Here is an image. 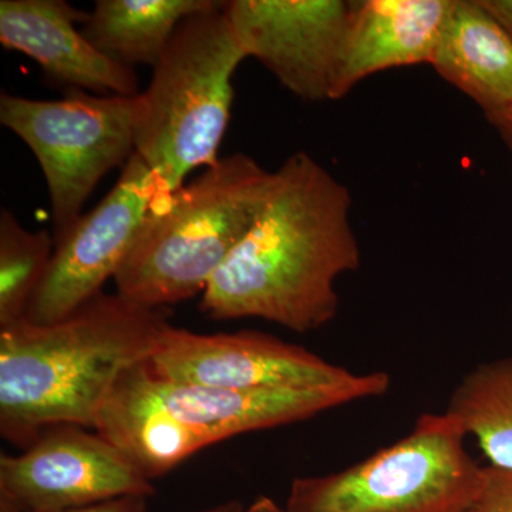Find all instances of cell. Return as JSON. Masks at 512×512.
Returning <instances> with one entry per match:
<instances>
[{"instance_id": "obj_3", "label": "cell", "mask_w": 512, "mask_h": 512, "mask_svg": "<svg viewBox=\"0 0 512 512\" xmlns=\"http://www.w3.org/2000/svg\"><path fill=\"white\" fill-rule=\"evenodd\" d=\"M271 180L272 171L235 153L165 195L114 276L116 292L151 309L202 295L251 228Z\"/></svg>"}, {"instance_id": "obj_8", "label": "cell", "mask_w": 512, "mask_h": 512, "mask_svg": "<svg viewBox=\"0 0 512 512\" xmlns=\"http://www.w3.org/2000/svg\"><path fill=\"white\" fill-rule=\"evenodd\" d=\"M150 478L96 430L59 424L16 456H0V505L55 512L124 497L151 498Z\"/></svg>"}, {"instance_id": "obj_13", "label": "cell", "mask_w": 512, "mask_h": 512, "mask_svg": "<svg viewBox=\"0 0 512 512\" xmlns=\"http://www.w3.org/2000/svg\"><path fill=\"white\" fill-rule=\"evenodd\" d=\"M430 66L485 117L512 109V42L478 0H453Z\"/></svg>"}, {"instance_id": "obj_12", "label": "cell", "mask_w": 512, "mask_h": 512, "mask_svg": "<svg viewBox=\"0 0 512 512\" xmlns=\"http://www.w3.org/2000/svg\"><path fill=\"white\" fill-rule=\"evenodd\" d=\"M453 0H357L343 40L332 100L367 77L431 64Z\"/></svg>"}, {"instance_id": "obj_16", "label": "cell", "mask_w": 512, "mask_h": 512, "mask_svg": "<svg viewBox=\"0 0 512 512\" xmlns=\"http://www.w3.org/2000/svg\"><path fill=\"white\" fill-rule=\"evenodd\" d=\"M55 248L46 229L29 231L9 210L0 212V328L26 318Z\"/></svg>"}, {"instance_id": "obj_17", "label": "cell", "mask_w": 512, "mask_h": 512, "mask_svg": "<svg viewBox=\"0 0 512 512\" xmlns=\"http://www.w3.org/2000/svg\"><path fill=\"white\" fill-rule=\"evenodd\" d=\"M468 512H512V468L485 466L483 487Z\"/></svg>"}, {"instance_id": "obj_6", "label": "cell", "mask_w": 512, "mask_h": 512, "mask_svg": "<svg viewBox=\"0 0 512 512\" xmlns=\"http://www.w3.org/2000/svg\"><path fill=\"white\" fill-rule=\"evenodd\" d=\"M138 96L70 90L60 100L3 93L0 123L35 154L49 191L52 234L62 241L100 181L136 154Z\"/></svg>"}, {"instance_id": "obj_18", "label": "cell", "mask_w": 512, "mask_h": 512, "mask_svg": "<svg viewBox=\"0 0 512 512\" xmlns=\"http://www.w3.org/2000/svg\"><path fill=\"white\" fill-rule=\"evenodd\" d=\"M148 500L146 497H124L117 500L106 501V503L89 505V507L72 508V510L55 512H147ZM0 512H19L12 508L2 507Z\"/></svg>"}, {"instance_id": "obj_10", "label": "cell", "mask_w": 512, "mask_h": 512, "mask_svg": "<svg viewBox=\"0 0 512 512\" xmlns=\"http://www.w3.org/2000/svg\"><path fill=\"white\" fill-rule=\"evenodd\" d=\"M224 10L248 59L299 99L332 100L352 2L231 0Z\"/></svg>"}, {"instance_id": "obj_19", "label": "cell", "mask_w": 512, "mask_h": 512, "mask_svg": "<svg viewBox=\"0 0 512 512\" xmlns=\"http://www.w3.org/2000/svg\"><path fill=\"white\" fill-rule=\"evenodd\" d=\"M512 42V0H478Z\"/></svg>"}, {"instance_id": "obj_5", "label": "cell", "mask_w": 512, "mask_h": 512, "mask_svg": "<svg viewBox=\"0 0 512 512\" xmlns=\"http://www.w3.org/2000/svg\"><path fill=\"white\" fill-rule=\"evenodd\" d=\"M453 417L427 413L406 437L355 466L292 481L288 512H468L484 467Z\"/></svg>"}, {"instance_id": "obj_20", "label": "cell", "mask_w": 512, "mask_h": 512, "mask_svg": "<svg viewBox=\"0 0 512 512\" xmlns=\"http://www.w3.org/2000/svg\"><path fill=\"white\" fill-rule=\"evenodd\" d=\"M488 123L494 127L498 136L503 140L504 146L508 148L512 156V109L501 111L493 116L485 117Z\"/></svg>"}, {"instance_id": "obj_21", "label": "cell", "mask_w": 512, "mask_h": 512, "mask_svg": "<svg viewBox=\"0 0 512 512\" xmlns=\"http://www.w3.org/2000/svg\"><path fill=\"white\" fill-rule=\"evenodd\" d=\"M247 512H288L285 507H281L274 498L268 495H259L247 507Z\"/></svg>"}, {"instance_id": "obj_15", "label": "cell", "mask_w": 512, "mask_h": 512, "mask_svg": "<svg viewBox=\"0 0 512 512\" xmlns=\"http://www.w3.org/2000/svg\"><path fill=\"white\" fill-rule=\"evenodd\" d=\"M448 416L476 440L488 466L512 468V356L481 363L454 387Z\"/></svg>"}, {"instance_id": "obj_1", "label": "cell", "mask_w": 512, "mask_h": 512, "mask_svg": "<svg viewBox=\"0 0 512 512\" xmlns=\"http://www.w3.org/2000/svg\"><path fill=\"white\" fill-rule=\"evenodd\" d=\"M352 204L349 188L311 154L286 158L251 228L202 293L201 312L296 333L328 325L339 312L336 281L362 262Z\"/></svg>"}, {"instance_id": "obj_2", "label": "cell", "mask_w": 512, "mask_h": 512, "mask_svg": "<svg viewBox=\"0 0 512 512\" xmlns=\"http://www.w3.org/2000/svg\"><path fill=\"white\" fill-rule=\"evenodd\" d=\"M168 313L103 292L59 322L0 328L3 439L25 450L52 426L94 430L121 375L153 356Z\"/></svg>"}, {"instance_id": "obj_11", "label": "cell", "mask_w": 512, "mask_h": 512, "mask_svg": "<svg viewBox=\"0 0 512 512\" xmlns=\"http://www.w3.org/2000/svg\"><path fill=\"white\" fill-rule=\"evenodd\" d=\"M87 13L64 0H2L0 43L35 60L52 82L99 96L136 97V69L101 55L76 28Z\"/></svg>"}, {"instance_id": "obj_14", "label": "cell", "mask_w": 512, "mask_h": 512, "mask_svg": "<svg viewBox=\"0 0 512 512\" xmlns=\"http://www.w3.org/2000/svg\"><path fill=\"white\" fill-rule=\"evenodd\" d=\"M221 5L217 0H97L80 30L113 62L154 69L185 19Z\"/></svg>"}, {"instance_id": "obj_22", "label": "cell", "mask_w": 512, "mask_h": 512, "mask_svg": "<svg viewBox=\"0 0 512 512\" xmlns=\"http://www.w3.org/2000/svg\"><path fill=\"white\" fill-rule=\"evenodd\" d=\"M195 512H247V507L241 500L231 498V500L221 501V503L210 505Z\"/></svg>"}, {"instance_id": "obj_7", "label": "cell", "mask_w": 512, "mask_h": 512, "mask_svg": "<svg viewBox=\"0 0 512 512\" xmlns=\"http://www.w3.org/2000/svg\"><path fill=\"white\" fill-rule=\"evenodd\" d=\"M167 194L160 175L134 154L109 194L57 242L26 319L37 325L59 322L101 295L136 242L148 212Z\"/></svg>"}, {"instance_id": "obj_4", "label": "cell", "mask_w": 512, "mask_h": 512, "mask_svg": "<svg viewBox=\"0 0 512 512\" xmlns=\"http://www.w3.org/2000/svg\"><path fill=\"white\" fill-rule=\"evenodd\" d=\"M225 2L184 20L138 94L136 153L167 190L221 160L220 146L234 103V79L248 59Z\"/></svg>"}, {"instance_id": "obj_9", "label": "cell", "mask_w": 512, "mask_h": 512, "mask_svg": "<svg viewBox=\"0 0 512 512\" xmlns=\"http://www.w3.org/2000/svg\"><path fill=\"white\" fill-rule=\"evenodd\" d=\"M148 365L167 382L231 390L319 389L359 375L269 333H197L171 323Z\"/></svg>"}]
</instances>
